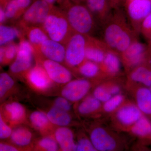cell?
Instances as JSON below:
<instances>
[{
  "mask_svg": "<svg viewBox=\"0 0 151 151\" xmlns=\"http://www.w3.org/2000/svg\"><path fill=\"white\" fill-rule=\"evenodd\" d=\"M105 22L103 42L108 48L123 53L135 40L132 32L120 15L109 18Z\"/></svg>",
  "mask_w": 151,
  "mask_h": 151,
  "instance_id": "obj_1",
  "label": "cell"
},
{
  "mask_svg": "<svg viewBox=\"0 0 151 151\" xmlns=\"http://www.w3.org/2000/svg\"><path fill=\"white\" fill-rule=\"evenodd\" d=\"M70 27L76 32L86 35L92 31L94 22L92 12L80 4L70 6L66 16Z\"/></svg>",
  "mask_w": 151,
  "mask_h": 151,
  "instance_id": "obj_2",
  "label": "cell"
},
{
  "mask_svg": "<svg viewBox=\"0 0 151 151\" xmlns=\"http://www.w3.org/2000/svg\"><path fill=\"white\" fill-rule=\"evenodd\" d=\"M43 27L50 39L62 43L67 41L71 28L66 17L57 13L48 15L42 24Z\"/></svg>",
  "mask_w": 151,
  "mask_h": 151,
  "instance_id": "obj_3",
  "label": "cell"
},
{
  "mask_svg": "<svg viewBox=\"0 0 151 151\" xmlns=\"http://www.w3.org/2000/svg\"><path fill=\"white\" fill-rule=\"evenodd\" d=\"M87 39L86 35L77 32L70 36L65 47V60L68 65L74 67L83 62Z\"/></svg>",
  "mask_w": 151,
  "mask_h": 151,
  "instance_id": "obj_4",
  "label": "cell"
},
{
  "mask_svg": "<svg viewBox=\"0 0 151 151\" xmlns=\"http://www.w3.org/2000/svg\"><path fill=\"white\" fill-rule=\"evenodd\" d=\"M34 49L32 44L25 40H22L20 42L18 45L15 60L10 67L12 73H21L30 68L32 64Z\"/></svg>",
  "mask_w": 151,
  "mask_h": 151,
  "instance_id": "obj_5",
  "label": "cell"
},
{
  "mask_svg": "<svg viewBox=\"0 0 151 151\" xmlns=\"http://www.w3.org/2000/svg\"><path fill=\"white\" fill-rule=\"evenodd\" d=\"M52 6L43 0H37L25 12L24 21L29 24H43L51 12Z\"/></svg>",
  "mask_w": 151,
  "mask_h": 151,
  "instance_id": "obj_6",
  "label": "cell"
},
{
  "mask_svg": "<svg viewBox=\"0 0 151 151\" xmlns=\"http://www.w3.org/2000/svg\"><path fill=\"white\" fill-rule=\"evenodd\" d=\"M90 84L86 79H79L69 81L62 89L61 95L70 102H77L86 95Z\"/></svg>",
  "mask_w": 151,
  "mask_h": 151,
  "instance_id": "obj_7",
  "label": "cell"
},
{
  "mask_svg": "<svg viewBox=\"0 0 151 151\" xmlns=\"http://www.w3.org/2000/svg\"><path fill=\"white\" fill-rule=\"evenodd\" d=\"M43 67L52 81L55 83L66 84L72 78L70 71L59 62L45 59L43 62Z\"/></svg>",
  "mask_w": 151,
  "mask_h": 151,
  "instance_id": "obj_8",
  "label": "cell"
},
{
  "mask_svg": "<svg viewBox=\"0 0 151 151\" xmlns=\"http://www.w3.org/2000/svg\"><path fill=\"white\" fill-rule=\"evenodd\" d=\"M127 12L130 19L137 23L151 13L150 0H131L127 1Z\"/></svg>",
  "mask_w": 151,
  "mask_h": 151,
  "instance_id": "obj_9",
  "label": "cell"
},
{
  "mask_svg": "<svg viewBox=\"0 0 151 151\" xmlns=\"http://www.w3.org/2000/svg\"><path fill=\"white\" fill-rule=\"evenodd\" d=\"M90 139L97 150L109 151L116 148V141L112 137L101 128H97L92 131Z\"/></svg>",
  "mask_w": 151,
  "mask_h": 151,
  "instance_id": "obj_10",
  "label": "cell"
},
{
  "mask_svg": "<svg viewBox=\"0 0 151 151\" xmlns=\"http://www.w3.org/2000/svg\"><path fill=\"white\" fill-rule=\"evenodd\" d=\"M38 49L47 59L59 63L65 60V48L60 42L49 39Z\"/></svg>",
  "mask_w": 151,
  "mask_h": 151,
  "instance_id": "obj_11",
  "label": "cell"
},
{
  "mask_svg": "<svg viewBox=\"0 0 151 151\" xmlns=\"http://www.w3.org/2000/svg\"><path fill=\"white\" fill-rule=\"evenodd\" d=\"M27 78L32 86L41 91L48 89L52 81L45 69L40 65H36L29 70Z\"/></svg>",
  "mask_w": 151,
  "mask_h": 151,
  "instance_id": "obj_12",
  "label": "cell"
},
{
  "mask_svg": "<svg viewBox=\"0 0 151 151\" xmlns=\"http://www.w3.org/2000/svg\"><path fill=\"white\" fill-rule=\"evenodd\" d=\"M109 49L104 42L87 39L85 50V58L96 63H103Z\"/></svg>",
  "mask_w": 151,
  "mask_h": 151,
  "instance_id": "obj_13",
  "label": "cell"
},
{
  "mask_svg": "<svg viewBox=\"0 0 151 151\" xmlns=\"http://www.w3.org/2000/svg\"><path fill=\"white\" fill-rule=\"evenodd\" d=\"M145 49L144 45L135 40L122 54L129 65L135 66L143 61L145 58Z\"/></svg>",
  "mask_w": 151,
  "mask_h": 151,
  "instance_id": "obj_14",
  "label": "cell"
},
{
  "mask_svg": "<svg viewBox=\"0 0 151 151\" xmlns=\"http://www.w3.org/2000/svg\"><path fill=\"white\" fill-rule=\"evenodd\" d=\"M55 140L62 151H76V145L73 139L72 131L65 127H60L55 130Z\"/></svg>",
  "mask_w": 151,
  "mask_h": 151,
  "instance_id": "obj_15",
  "label": "cell"
},
{
  "mask_svg": "<svg viewBox=\"0 0 151 151\" xmlns=\"http://www.w3.org/2000/svg\"><path fill=\"white\" fill-rule=\"evenodd\" d=\"M142 111L134 105H126L121 108L117 113L119 121L126 125L134 124L142 117Z\"/></svg>",
  "mask_w": 151,
  "mask_h": 151,
  "instance_id": "obj_16",
  "label": "cell"
},
{
  "mask_svg": "<svg viewBox=\"0 0 151 151\" xmlns=\"http://www.w3.org/2000/svg\"><path fill=\"white\" fill-rule=\"evenodd\" d=\"M87 8L99 19L105 22L110 17L111 6L108 0H86Z\"/></svg>",
  "mask_w": 151,
  "mask_h": 151,
  "instance_id": "obj_17",
  "label": "cell"
},
{
  "mask_svg": "<svg viewBox=\"0 0 151 151\" xmlns=\"http://www.w3.org/2000/svg\"><path fill=\"white\" fill-rule=\"evenodd\" d=\"M4 112L6 118L12 123L21 122L25 117L24 107L21 104L16 102L6 104L4 107Z\"/></svg>",
  "mask_w": 151,
  "mask_h": 151,
  "instance_id": "obj_18",
  "label": "cell"
},
{
  "mask_svg": "<svg viewBox=\"0 0 151 151\" xmlns=\"http://www.w3.org/2000/svg\"><path fill=\"white\" fill-rule=\"evenodd\" d=\"M137 106L142 113L151 115V91L144 87L139 88L136 94Z\"/></svg>",
  "mask_w": 151,
  "mask_h": 151,
  "instance_id": "obj_19",
  "label": "cell"
},
{
  "mask_svg": "<svg viewBox=\"0 0 151 151\" xmlns=\"http://www.w3.org/2000/svg\"><path fill=\"white\" fill-rule=\"evenodd\" d=\"M47 115L50 123L60 127H66L71 121V118L68 112L54 106L49 111Z\"/></svg>",
  "mask_w": 151,
  "mask_h": 151,
  "instance_id": "obj_20",
  "label": "cell"
},
{
  "mask_svg": "<svg viewBox=\"0 0 151 151\" xmlns=\"http://www.w3.org/2000/svg\"><path fill=\"white\" fill-rule=\"evenodd\" d=\"M32 137V134L29 130L25 127H19L12 131L11 139L17 145L24 147L30 143Z\"/></svg>",
  "mask_w": 151,
  "mask_h": 151,
  "instance_id": "obj_21",
  "label": "cell"
},
{
  "mask_svg": "<svg viewBox=\"0 0 151 151\" xmlns=\"http://www.w3.org/2000/svg\"><path fill=\"white\" fill-rule=\"evenodd\" d=\"M31 0H10L6 4L5 11L7 18L12 19L15 17L21 11L29 5Z\"/></svg>",
  "mask_w": 151,
  "mask_h": 151,
  "instance_id": "obj_22",
  "label": "cell"
},
{
  "mask_svg": "<svg viewBox=\"0 0 151 151\" xmlns=\"http://www.w3.org/2000/svg\"><path fill=\"white\" fill-rule=\"evenodd\" d=\"M103 62L106 70L111 74H116L120 71L121 61L119 57L114 52L108 50Z\"/></svg>",
  "mask_w": 151,
  "mask_h": 151,
  "instance_id": "obj_23",
  "label": "cell"
},
{
  "mask_svg": "<svg viewBox=\"0 0 151 151\" xmlns=\"http://www.w3.org/2000/svg\"><path fill=\"white\" fill-rule=\"evenodd\" d=\"M131 78L133 81L142 83L147 87L151 86V70L147 68H137L131 74Z\"/></svg>",
  "mask_w": 151,
  "mask_h": 151,
  "instance_id": "obj_24",
  "label": "cell"
},
{
  "mask_svg": "<svg viewBox=\"0 0 151 151\" xmlns=\"http://www.w3.org/2000/svg\"><path fill=\"white\" fill-rule=\"evenodd\" d=\"M27 35L29 42L38 49L40 45L45 41L50 39L48 35L39 27H32L28 30Z\"/></svg>",
  "mask_w": 151,
  "mask_h": 151,
  "instance_id": "obj_25",
  "label": "cell"
},
{
  "mask_svg": "<svg viewBox=\"0 0 151 151\" xmlns=\"http://www.w3.org/2000/svg\"><path fill=\"white\" fill-rule=\"evenodd\" d=\"M132 131L135 134L140 137L151 136V122L147 118L142 116L134 124Z\"/></svg>",
  "mask_w": 151,
  "mask_h": 151,
  "instance_id": "obj_26",
  "label": "cell"
},
{
  "mask_svg": "<svg viewBox=\"0 0 151 151\" xmlns=\"http://www.w3.org/2000/svg\"><path fill=\"white\" fill-rule=\"evenodd\" d=\"M100 105V101L94 96L89 97L80 103L78 106V111L83 115L89 114L98 110Z\"/></svg>",
  "mask_w": 151,
  "mask_h": 151,
  "instance_id": "obj_27",
  "label": "cell"
},
{
  "mask_svg": "<svg viewBox=\"0 0 151 151\" xmlns=\"http://www.w3.org/2000/svg\"><path fill=\"white\" fill-rule=\"evenodd\" d=\"M30 121L33 126L38 129L41 130L46 129L50 122L47 115L40 111L32 113L30 116Z\"/></svg>",
  "mask_w": 151,
  "mask_h": 151,
  "instance_id": "obj_28",
  "label": "cell"
},
{
  "mask_svg": "<svg viewBox=\"0 0 151 151\" xmlns=\"http://www.w3.org/2000/svg\"><path fill=\"white\" fill-rule=\"evenodd\" d=\"M19 32L14 28L1 25L0 26V45L2 46L19 37Z\"/></svg>",
  "mask_w": 151,
  "mask_h": 151,
  "instance_id": "obj_29",
  "label": "cell"
},
{
  "mask_svg": "<svg viewBox=\"0 0 151 151\" xmlns=\"http://www.w3.org/2000/svg\"><path fill=\"white\" fill-rule=\"evenodd\" d=\"M18 46L14 42H11L6 46L1 47L0 61L1 63H8L17 56Z\"/></svg>",
  "mask_w": 151,
  "mask_h": 151,
  "instance_id": "obj_30",
  "label": "cell"
},
{
  "mask_svg": "<svg viewBox=\"0 0 151 151\" xmlns=\"http://www.w3.org/2000/svg\"><path fill=\"white\" fill-rule=\"evenodd\" d=\"M99 66L96 63L93 61H86L82 63L79 68V71L81 75L88 78L96 76L99 72Z\"/></svg>",
  "mask_w": 151,
  "mask_h": 151,
  "instance_id": "obj_31",
  "label": "cell"
},
{
  "mask_svg": "<svg viewBox=\"0 0 151 151\" xmlns=\"http://www.w3.org/2000/svg\"><path fill=\"white\" fill-rule=\"evenodd\" d=\"M14 84L13 78L6 73L0 74V97L1 99L4 97L7 92L13 87Z\"/></svg>",
  "mask_w": 151,
  "mask_h": 151,
  "instance_id": "obj_32",
  "label": "cell"
},
{
  "mask_svg": "<svg viewBox=\"0 0 151 151\" xmlns=\"http://www.w3.org/2000/svg\"><path fill=\"white\" fill-rule=\"evenodd\" d=\"M58 143L56 140L50 137L42 138L39 142L40 147L47 151H56L58 149Z\"/></svg>",
  "mask_w": 151,
  "mask_h": 151,
  "instance_id": "obj_33",
  "label": "cell"
},
{
  "mask_svg": "<svg viewBox=\"0 0 151 151\" xmlns=\"http://www.w3.org/2000/svg\"><path fill=\"white\" fill-rule=\"evenodd\" d=\"M124 100V97L120 94H117L111 97L109 100L105 102L104 109L107 112H111L116 109Z\"/></svg>",
  "mask_w": 151,
  "mask_h": 151,
  "instance_id": "obj_34",
  "label": "cell"
},
{
  "mask_svg": "<svg viewBox=\"0 0 151 151\" xmlns=\"http://www.w3.org/2000/svg\"><path fill=\"white\" fill-rule=\"evenodd\" d=\"M93 95L100 102H106L112 97L109 90L102 86H99L94 89Z\"/></svg>",
  "mask_w": 151,
  "mask_h": 151,
  "instance_id": "obj_35",
  "label": "cell"
},
{
  "mask_svg": "<svg viewBox=\"0 0 151 151\" xmlns=\"http://www.w3.org/2000/svg\"><path fill=\"white\" fill-rule=\"evenodd\" d=\"M96 150H97L94 148L91 141L85 138L81 139L76 144V151H95Z\"/></svg>",
  "mask_w": 151,
  "mask_h": 151,
  "instance_id": "obj_36",
  "label": "cell"
},
{
  "mask_svg": "<svg viewBox=\"0 0 151 151\" xmlns=\"http://www.w3.org/2000/svg\"><path fill=\"white\" fill-rule=\"evenodd\" d=\"M12 131L4 121L1 115L0 116V138L6 139L10 137Z\"/></svg>",
  "mask_w": 151,
  "mask_h": 151,
  "instance_id": "obj_37",
  "label": "cell"
},
{
  "mask_svg": "<svg viewBox=\"0 0 151 151\" xmlns=\"http://www.w3.org/2000/svg\"><path fill=\"white\" fill-rule=\"evenodd\" d=\"M68 101L69 100H68L65 97H58L55 100L54 106L63 111L68 112L70 111L71 108V105Z\"/></svg>",
  "mask_w": 151,
  "mask_h": 151,
  "instance_id": "obj_38",
  "label": "cell"
},
{
  "mask_svg": "<svg viewBox=\"0 0 151 151\" xmlns=\"http://www.w3.org/2000/svg\"><path fill=\"white\" fill-rule=\"evenodd\" d=\"M142 27L144 30H151V13L143 20Z\"/></svg>",
  "mask_w": 151,
  "mask_h": 151,
  "instance_id": "obj_39",
  "label": "cell"
},
{
  "mask_svg": "<svg viewBox=\"0 0 151 151\" xmlns=\"http://www.w3.org/2000/svg\"><path fill=\"white\" fill-rule=\"evenodd\" d=\"M0 151H17V149L14 146L1 143L0 144Z\"/></svg>",
  "mask_w": 151,
  "mask_h": 151,
  "instance_id": "obj_40",
  "label": "cell"
},
{
  "mask_svg": "<svg viewBox=\"0 0 151 151\" xmlns=\"http://www.w3.org/2000/svg\"><path fill=\"white\" fill-rule=\"evenodd\" d=\"M109 91L112 95H116L119 94L120 89L119 86H113L110 88Z\"/></svg>",
  "mask_w": 151,
  "mask_h": 151,
  "instance_id": "obj_41",
  "label": "cell"
},
{
  "mask_svg": "<svg viewBox=\"0 0 151 151\" xmlns=\"http://www.w3.org/2000/svg\"><path fill=\"white\" fill-rule=\"evenodd\" d=\"M6 17L5 11L1 7L0 9V22L1 23H2L5 20Z\"/></svg>",
  "mask_w": 151,
  "mask_h": 151,
  "instance_id": "obj_42",
  "label": "cell"
},
{
  "mask_svg": "<svg viewBox=\"0 0 151 151\" xmlns=\"http://www.w3.org/2000/svg\"><path fill=\"white\" fill-rule=\"evenodd\" d=\"M111 6L116 7L119 6L125 0H108Z\"/></svg>",
  "mask_w": 151,
  "mask_h": 151,
  "instance_id": "obj_43",
  "label": "cell"
},
{
  "mask_svg": "<svg viewBox=\"0 0 151 151\" xmlns=\"http://www.w3.org/2000/svg\"><path fill=\"white\" fill-rule=\"evenodd\" d=\"M50 5H52L55 3L57 0H43Z\"/></svg>",
  "mask_w": 151,
  "mask_h": 151,
  "instance_id": "obj_44",
  "label": "cell"
},
{
  "mask_svg": "<svg viewBox=\"0 0 151 151\" xmlns=\"http://www.w3.org/2000/svg\"><path fill=\"white\" fill-rule=\"evenodd\" d=\"M8 1V0H1V3L2 2L3 4H5L6 3H7L8 2L7 1Z\"/></svg>",
  "mask_w": 151,
  "mask_h": 151,
  "instance_id": "obj_45",
  "label": "cell"
},
{
  "mask_svg": "<svg viewBox=\"0 0 151 151\" xmlns=\"http://www.w3.org/2000/svg\"><path fill=\"white\" fill-rule=\"evenodd\" d=\"M150 90L151 91V86L150 87Z\"/></svg>",
  "mask_w": 151,
  "mask_h": 151,
  "instance_id": "obj_46",
  "label": "cell"
},
{
  "mask_svg": "<svg viewBox=\"0 0 151 151\" xmlns=\"http://www.w3.org/2000/svg\"><path fill=\"white\" fill-rule=\"evenodd\" d=\"M150 1H151V0H150Z\"/></svg>",
  "mask_w": 151,
  "mask_h": 151,
  "instance_id": "obj_47",
  "label": "cell"
}]
</instances>
